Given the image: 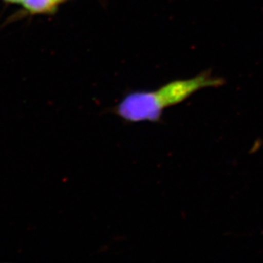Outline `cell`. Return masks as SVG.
<instances>
[{
	"label": "cell",
	"mask_w": 263,
	"mask_h": 263,
	"mask_svg": "<svg viewBox=\"0 0 263 263\" xmlns=\"http://www.w3.org/2000/svg\"><path fill=\"white\" fill-rule=\"evenodd\" d=\"M164 109L157 90H137L127 94L115 107V112L129 123L158 122Z\"/></svg>",
	"instance_id": "1"
},
{
	"label": "cell",
	"mask_w": 263,
	"mask_h": 263,
	"mask_svg": "<svg viewBox=\"0 0 263 263\" xmlns=\"http://www.w3.org/2000/svg\"><path fill=\"white\" fill-rule=\"evenodd\" d=\"M223 85L222 78L215 77L210 71H205L190 79L173 80L156 90L163 107L167 108L180 104L200 89Z\"/></svg>",
	"instance_id": "2"
},
{
	"label": "cell",
	"mask_w": 263,
	"mask_h": 263,
	"mask_svg": "<svg viewBox=\"0 0 263 263\" xmlns=\"http://www.w3.org/2000/svg\"><path fill=\"white\" fill-rule=\"evenodd\" d=\"M66 0H23V10L29 15H50Z\"/></svg>",
	"instance_id": "3"
},
{
	"label": "cell",
	"mask_w": 263,
	"mask_h": 263,
	"mask_svg": "<svg viewBox=\"0 0 263 263\" xmlns=\"http://www.w3.org/2000/svg\"><path fill=\"white\" fill-rule=\"evenodd\" d=\"M3 2L6 3V4H14V5H22L23 0H2Z\"/></svg>",
	"instance_id": "4"
}]
</instances>
